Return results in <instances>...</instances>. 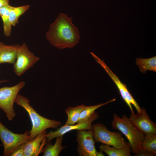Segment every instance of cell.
<instances>
[{"label":"cell","mask_w":156,"mask_h":156,"mask_svg":"<svg viewBox=\"0 0 156 156\" xmlns=\"http://www.w3.org/2000/svg\"><path fill=\"white\" fill-rule=\"evenodd\" d=\"M136 64L139 67L140 71L145 73L148 70L156 72V57L149 58H138Z\"/></svg>","instance_id":"obj_17"},{"label":"cell","mask_w":156,"mask_h":156,"mask_svg":"<svg viewBox=\"0 0 156 156\" xmlns=\"http://www.w3.org/2000/svg\"><path fill=\"white\" fill-rule=\"evenodd\" d=\"M132 123L140 131L145 134H156V125L152 121L143 107L136 115L131 112L129 118Z\"/></svg>","instance_id":"obj_9"},{"label":"cell","mask_w":156,"mask_h":156,"mask_svg":"<svg viewBox=\"0 0 156 156\" xmlns=\"http://www.w3.org/2000/svg\"><path fill=\"white\" fill-rule=\"evenodd\" d=\"M140 149L156 154V134H145L140 146Z\"/></svg>","instance_id":"obj_21"},{"label":"cell","mask_w":156,"mask_h":156,"mask_svg":"<svg viewBox=\"0 0 156 156\" xmlns=\"http://www.w3.org/2000/svg\"><path fill=\"white\" fill-rule=\"evenodd\" d=\"M135 156H155L156 154L150 152L146 150L140 149L134 154Z\"/></svg>","instance_id":"obj_23"},{"label":"cell","mask_w":156,"mask_h":156,"mask_svg":"<svg viewBox=\"0 0 156 156\" xmlns=\"http://www.w3.org/2000/svg\"><path fill=\"white\" fill-rule=\"evenodd\" d=\"M77 150L80 156H96L97 152L92 129L78 130L76 135Z\"/></svg>","instance_id":"obj_8"},{"label":"cell","mask_w":156,"mask_h":156,"mask_svg":"<svg viewBox=\"0 0 156 156\" xmlns=\"http://www.w3.org/2000/svg\"><path fill=\"white\" fill-rule=\"evenodd\" d=\"M20 45L5 44L0 41V64L7 63L14 64Z\"/></svg>","instance_id":"obj_13"},{"label":"cell","mask_w":156,"mask_h":156,"mask_svg":"<svg viewBox=\"0 0 156 156\" xmlns=\"http://www.w3.org/2000/svg\"><path fill=\"white\" fill-rule=\"evenodd\" d=\"M30 7L29 5H26L18 7L10 5L9 11V19L12 25L15 26L18 23V18L23 14Z\"/></svg>","instance_id":"obj_19"},{"label":"cell","mask_w":156,"mask_h":156,"mask_svg":"<svg viewBox=\"0 0 156 156\" xmlns=\"http://www.w3.org/2000/svg\"><path fill=\"white\" fill-rule=\"evenodd\" d=\"M92 128L96 142H100L117 148H124L127 144L121 133L111 131L101 123L93 124Z\"/></svg>","instance_id":"obj_4"},{"label":"cell","mask_w":156,"mask_h":156,"mask_svg":"<svg viewBox=\"0 0 156 156\" xmlns=\"http://www.w3.org/2000/svg\"><path fill=\"white\" fill-rule=\"evenodd\" d=\"M47 133L46 131H45L24 144L25 156H36L43 152V147L46 141Z\"/></svg>","instance_id":"obj_10"},{"label":"cell","mask_w":156,"mask_h":156,"mask_svg":"<svg viewBox=\"0 0 156 156\" xmlns=\"http://www.w3.org/2000/svg\"><path fill=\"white\" fill-rule=\"evenodd\" d=\"M10 5L8 4L0 8V16L3 22L4 33L7 37L11 34L12 25L10 22L9 17V11Z\"/></svg>","instance_id":"obj_20"},{"label":"cell","mask_w":156,"mask_h":156,"mask_svg":"<svg viewBox=\"0 0 156 156\" xmlns=\"http://www.w3.org/2000/svg\"><path fill=\"white\" fill-rule=\"evenodd\" d=\"M24 144L16 148L12 152L10 156H25L24 153Z\"/></svg>","instance_id":"obj_22"},{"label":"cell","mask_w":156,"mask_h":156,"mask_svg":"<svg viewBox=\"0 0 156 156\" xmlns=\"http://www.w3.org/2000/svg\"><path fill=\"white\" fill-rule=\"evenodd\" d=\"M1 145H1V144H0V146H1Z\"/></svg>","instance_id":"obj_27"},{"label":"cell","mask_w":156,"mask_h":156,"mask_svg":"<svg viewBox=\"0 0 156 156\" xmlns=\"http://www.w3.org/2000/svg\"><path fill=\"white\" fill-rule=\"evenodd\" d=\"M30 102L26 97L18 94L14 102L26 110L30 119L32 127L29 131V140L47 129H56L61 125V122L59 121L50 119L40 115L30 105Z\"/></svg>","instance_id":"obj_2"},{"label":"cell","mask_w":156,"mask_h":156,"mask_svg":"<svg viewBox=\"0 0 156 156\" xmlns=\"http://www.w3.org/2000/svg\"><path fill=\"white\" fill-rule=\"evenodd\" d=\"M111 125L114 129L119 130L127 138L133 153L135 154L140 149L145 134L139 130L125 115L120 118L114 114Z\"/></svg>","instance_id":"obj_3"},{"label":"cell","mask_w":156,"mask_h":156,"mask_svg":"<svg viewBox=\"0 0 156 156\" xmlns=\"http://www.w3.org/2000/svg\"><path fill=\"white\" fill-rule=\"evenodd\" d=\"M25 84V82L21 81L14 86L0 88V109L5 112L9 121H11L16 116L14 103L18 92Z\"/></svg>","instance_id":"obj_6"},{"label":"cell","mask_w":156,"mask_h":156,"mask_svg":"<svg viewBox=\"0 0 156 156\" xmlns=\"http://www.w3.org/2000/svg\"><path fill=\"white\" fill-rule=\"evenodd\" d=\"M104 155L103 154V152L101 151L100 150V151L99 152H97L96 156H104Z\"/></svg>","instance_id":"obj_25"},{"label":"cell","mask_w":156,"mask_h":156,"mask_svg":"<svg viewBox=\"0 0 156 156\" xmlns=\"http://www.w3.org/2000/svg\"><path fill=\"white\" fill-rule=\"evenodd\" d=\"M114 98L105 103L97 105L90 106H85L84 108L81 112L77 123H81L88 122L91 120H96L99 117L97 112L95 111L99 107L115 101Z\"/></svg>","instance_id":"obj_14"},{"label":"cell","mask_w":156,"mask_h":156,"mask_svg":"<svg viewBox=\"0 0 156 156\" xmlns=\"http://www.w3.org/2000/svg\"><path fill=\"white\" fill-rule=\"evenodd\" d=\"M8 80H3L1 81H0V83H2L8 82Z\"/></svg>","instance_id":"obj_26"},{"label":"cell","mask_w":156,"mask_h":156,"mask_svg":"<svg viewBox=\"0 0 156 156\" xmlns=\"http://www.w3.org/2000/svg\"><path fill=\"white\" fill-rule=\"evenodd\" d=\"M95 120H91L88 122L81 123H77L76 125H65L61 127L55 131H51L46 134V142L50 141L54 138L58 136H63L66 133L74 130L92 129V122Z\"/></svg>","instance_id":"obj_11"},{"label":"cell","mask_w":156,"mask_h":156,"mask_svg":"<svg viewBox=\"0 0 156 156\" xmlns=\"http://www.w3.org/2000/svg\"><path fill=\"white\" fill-rule=\"evenodd\" d=\"M63 136L56 137L55 143L52 145L50 141L47 142L43 148V156H58L63 149L65 148L62 146V143Z\"/></svg>","instance_id":"obj_16"},{"label":"cell","mask_w":156,"mask_h":156,"mask_svg":"<svg viewBox=\"0 0 156 156\" xmlns=\"http://www.w3.org/2000/svg\"><path fill=\"white\" fill-rule=\"evenodd\" d=\"M90 53L95 61L105 69L116 84L122 98L129 107L131 112H134L131 104L128 101L125 96V92L128 90L126 85L120 81L118 77L110 69L103 60L100 59L93 53L90 52Z\"/></svg>","instance_id":"obj_12"},{"label":"cell","mask_w":156,"mask_h":156,"mask_svg":"<svg viewBox=\"0 0 156 156\" xmlns=\"http://www.w3.org/2000/svg\"><path fill=\"white\" fill-rule=\"evenodd\" d=\"M39 58L29 50L25 43L20 45L16 61L13 64L14 71L18 76L23 75L39 61Z\"/></svg>","instance_id":"obj_7"},{"label":"cell","mask_w":156,"mask_h":156,"mask_svg":"<svg viewBox=\"0 0 156 156\" xmlns=\"http://www.w3.org/2000/svg\"><path fill=\"white\" fill-rule=\"evenodd\" d=\"M29 131L23 134L14 133L5 127L0 121V139L4 148L3 155L10 156L13 151L29 140Z\"/></svg>","instance_id":"obj_5"},{"label":"cell","mask_w":156,"mask_h":156,"mask_svg":"<svg viewBox=\"0 0 156 156\" xmlns=\"http://www.w3.org/2000/svg\"><path fill=\"white\" fill-rule=\"evenodd\" d=\"M9 0H0V8L9 4Z\"/></svg>","instance_id":"obj_24"},{"label":"cell","mask_w":156,"mask_h":156,"mask_svg":"<svg viewBox=\"0 0 156 156\" xmlns=\"http://www.w3.org/2000/svg\"><path fill=\"white\" fill-rule=\"evenodd\" d=\"M72 18L66 14L60 13L54 22L50 25L45 34L50 44L59 49H71L80 39L78 28L72 23Z\"/></svg>","instance_id":"obj_1"},{"label":"cell","mask_w":156,"mask_h":156,"mask_svg":"<svg viewBox=\"0 0 156 156\" xmlns=\"http://www.w3.org/2000/svg\"><path fill=\"white\" fill-rule=\"evenodd\" d=\"M85 106L82 105L75 107H68L65 110L68 118L65 125H72L77 123L80 113Z\"/></svg>","instance_id":"obj_18"},{"label":"cell","mask_w":156,"mask_h":156,"mask_svg":"<svg viewBox=\"0 0 156 156\" xmlns=\"http://www.w3.org/2000/svg\"><path fill=\"white\" fill-rule=\"evenodd\" d=\"M99 148L101 151L109 156H131V148L129 143L125 147L117 148L110 146L101 144Z\"/></svg>","instance_id":"obj_15"}]
</instances>
